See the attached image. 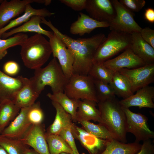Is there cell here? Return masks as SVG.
<instances>
[{
	"mask_svg": "<svg viewBox=\"0 0 154 154\" xmlns=\"http://www.w3.org/2000/svg\"><path fill=\"white\" fill-rule=\"evenodd\" d=\"M41 23L46 25L61 40L73 54V74L88 75L93 65L92 60L97 49L106 38L100 33L86 38L75 39L63 34L50 20L41 17Z\"/></svg>",
	"mask_w": 154,
	"mask_h": 154,
	"instance_id": "obj_1",
	"label": "cell"
},
{
	"mask_svg": "<svg viewBox=\"0 0 154 154\" xmlns=\"http://www.w3.org/2000/svg\"><path fill=\"white\" fill-rule=\"evenodd\" d=\"M35 70L34 75L29 80L37 93L39 95L46 86L50 87L52 93L64 92L69 78L64 74L56 58H53L45 67Z\"/></svg>",
	"mask_w": 154,
	"mask_h": 154,
	"instance_id": "obj_2",
	"label": "cell"
},
{
	"mask_svg": "<svg viewBox=\"0 0 154 154\" xmlns=\"http://www.w3.org/2000/svg\"><path fill=\"white\" fill-rule=\"evenodd\" d=\"M101 124L121 142H127L126 117L123 108L115 98L97 103Z\"/></svg>",
	"mask_w": 154,
	"mask_h": 154,
	"instance_id": "obj_3",
	"label": "cell"
},
{
	"mask_svg": "<svg viewBox=\"0 0 154 154\" xmlns=\"http://www.w3.org/2000/svg\"><path fill=\"white\" fill-rule=\"evenodd\" d=\"M20 46L24 64L31 69L35 70L41 68L52 53L49 41L41 34L36 33L28 37Z\"/></svg>",
	"mask_w": 154,
	"mask_h": 154,
	"instance_id": "obj_4",
	"label": "cell"
},
{
	"mask_svg": "<svg viewBox=\"0 0 154 154\" xmlns=\"http://www.w3.org/2000/svg\"><path fill=\"white\" fill-rule=\"evenodd\" d=\"M131 34L111 31L100 45L94 56L93 64H102L120 52L130 47Z\"/></svg>",
	"mask_w": 154,
	"mask_h": 154,
	"instance_id": "obj_5",
	"label": "cell"
},
{
	"mask_svg": "<svg viewBox=\"0 0 154 154\" xmlns=\"http://www.w3.org/2000/svg\"><path fill=\"white\" fill-rule=\"evenodd\" d=\"M64 93L71 99L88 100L98 102L94 79L89 75L73 74L69 78Z\"/></svg>",
	"mask_w": 154,
	"mask_h": 154,
	"instance_id": "obj_6",
	"label": "cell"
},
{
	"mask_svg": "<svg viewBox=\"0 0 154 154\" xmlns=\"http://www.w3.org/2000/svg\"><path fill=\"white\" fill-rule=\"evenodd\" d=\"M115 10L116 15L109 22L111 31L130 34L140 33L142 28L134 18V14L123 6L117 0H111Z\"/></svg>",
	"mask_w": 154,
	"mask_h": 154,
	"instance_id": "obj_7",
	"label": "cell"
},
{
	"mask_svg": "<svg viewBox=\"0 0 154 154\" xmlns=\"http://www.w3.org/2000/svg\"><path fill=\"white\" fill-rule=\"evenodd\" d=\"M123 108L126 117V132L134 135L135 142L139 143L154 137V132L149 128L146 116L140 113H134L129 108Z\"/></svg>",
	"mask_w": 154,
	"mask_h": 154,
	"instance_id": "obj_8",
	"label": "cell"
},
{
	"mask_svg": "<svg viewBox=\"0 0 154 154\" xmlns=\"http://www.w3.org/2000/svg\"><path fill=\"white\" fill-rule=\"evenodd\" d=\"M118 72L127 78L133 93L154 81V63L134 69L122 68Z\"/></svg>",
	"mask_w": 154,
	"mask_h": 154,
	"instance_id": "obj_9",
	"label": "cell"
},
{
	"mask_svg": "<svg viewBox=\"0 0 154 154\" xmlns=\"http://www.w3.org/2000/svg\"><path fill=\"white\" fill-rule=\"evenodd\" d=\"M49 42L54 58L57 59L65 75L69 78L73 74L74 56L71 51L54 33Z\"/></svg>",
	"mask_w": 154,
	"mask_h": 154,
	"instance_id": "obj_10",
	"label": "cell"
},
{
	"mask_svg": "<svg viewBox=\"0 0 154 154\" xmlns=\"http://www.w3.org/2000/svg\"><path fill=\"white\" fill-rule=\"evenodd\" d=\"M102 64L114 73L122 68L134 69L147 64L129 47L117 56L106 61Z\"/></svg>",
	"mask_w": 154,
	"mask_h": 154,
	"instance_id": "obj_11",
	"label": "cell"
},
{
	"mask_svg": "<svg viewBox=\"0 0 154 154\" xmlns=\"http://www.w3.org/2000/svg\"><path fill=\"white\" fill-rule=\"evenodd\" d=\"M29 83L27 78L13 77L0 70V103L5 100H13L18 91Z\"/></svg>",
	"mask_w": 154,
	"mask_h": 154,
	"instance_id": "obj_12",
	"label": "cell"
},
{
	"mask_svg": "<svg viewBox=\"0 0 154 154\" xmlns=\"http://www.w3.org/2000/svg\"><path fill=\"white\" fill-rule=\"evenodd\" d=\"M85 9L91 17L100 22L109 23L116 15L110 0H87Z\"/></svg>",
	"mask_w": 154,
	"mask_h": 154,
	"instance_id": "obj_13",
	"label": "cell"
},
{
	"mask_svg": "<svg viewBox=\"0 0 154 154\" xmlns=\"http://www.w3.org/2000/svg\"><path fill=\"white\" fill-rule=\"evenodd\" d=\"M44 126L42 123L32 125L20 140L40 154H50L45 138Z\"/></svg>",
	"mask_w": 154,
	"mask_h": 154,
	"instance_id": "obj_14",
	"label": "cell"
},
{
	"mask_svg": "<svg viewBox=\"0 0 154 154\" xmlns=\"http://www.w3.org/2000/svg\"><path fill=\"white\" fill-rule=\"evenodd\" d=\"M38 0H3L0 4V30L4 27L13 18L25 12L26 5Z\"/></svg>",
	"mask_w": 154,
	"mask_h": 154,
	"instance_id": "obj_15",
	"label": "cell"
},
{
	"mask_svg": "<svg viewBox=\"0 0 154 154\" xmlns=\"http://www.w3.org/2000/svg\"><path fill=\"white\" fill-rule=\"evenodd\" d=\"M71 131L74 138L80 141L90 154H100L105 149L107 140L97 137L74 124Z\"/></svg>",
	"mask_w": 154,
	"mask_h": 154,
	"instance_id": "obj_16",
	"label": "cell"
},
{
	"mask_svg": "<svg viewBox=\"0 0 154 154\" xmlns=\"http://www.w3.org/2000/svg\"><path fill=\"white\" fill-rule=\"evenodd\" d=\"M29 107L21 108L17 116L1 131V135L17 139L22 138L32 125L27 117Z\"/></svg>",
	"mask_w": 154,
	"mask_h": 154,
	"instance_id": "obj_17",
	"label": "cell"
},
{
	"mask_svg": "<svg viewBox=\"0 0 154 154\" xmlns=\"http://www.w3.org/2000/svg\"><path fill=\"white\" fill-rule=\"evenodd\" d=\"M154 98V87L148 86L138 90L135 94L119 101L123 108L135 106L139 109L143 108H154L153 99Z\"/></svg>",
	"mask_w": 154,
	"mask_h": 154,
	"instance_id": "obj_18",
	"label": "cell"
},
{
	"mask_svg": "<svg viewBox=\"0 0 154 154\" xmlns=\"http://www.w3.org/2000/svg\"><path fill=\"white\" fill-rule=\"evenodd\" d=\"M79 14L77 20L70 25L69 31L72 34L82 36L97 28L109 27L108 23L97 21L82 12Z\"/></svg>",
	"mask_w": 154,
	"mask_h": 154,
	"instance_id": "obj_19",
	"label": "cell"
},
{
	"mask_svg": "<svg viewBox=\"0 0 154 154\" xmlns=\"http://www.w3.org/2000/svg\"><path fill=\"white\" fill-rule=\"evenodd\" d=\"M41 17L37 15L32 16L28 21L22 25L3 33L1 38L5 39L15 34L27 32L41 34L50 38L53 36L54 33L53 32L45 30L41 27L40 25Z\"/></svg>",
	"mask_w": 154,
	"mask_h": 154,
	"instance_id": "obj_20",
	"label": "cell"
},
{
	"mask_svg": "<svg viewBox=\"0 0 154 154\" xmlns=\"http://www.w3.org/2000/svg\"><path fill=\"white\" fill-rule=\"evenodd\" d=\"M131 35L130 48L133 52L146 64L154 63V48L142 38L139 33H133Z\"/></svg>",
	"mask_w": 154,
	"mask_h": 154,
	"instance_id": "obj_21",
	"label": "cell"
},
{
	"mask_svg": "<svg viewBox=\"0 0 154 154\" xmlns=\"http://www.w3.org/2000/svg\"><path fill=\"white\" fill-rule=\"evenodd\" d=\"M52 104L56 111V114L53 123L48 128L46 133L58 135L65 128L71 129L74 124L71 116L58 103L52 101Z\"/></svg>",
	"mask_w": 154,
	"mask_h": 154,
	"instance_id": "obj_22",
	"label": "cell"
},
{
	"mask_svg": "<svg viewBox=\"0 0 154 154\" xmlns=\"http://www.w3.org/2000/svg\"><path fill=\"white\" fill-rule=\"evenodd\" d=\"M54 14V13L51 12L46 8L35 9L32 7L31 4H28L26 6L23 15L12 20L7 25L0 30V38H1L3 33L22 25L33 16L37 15L45 18L49 17Z\"/></svg>",
	"mask_w": 154,
	"mask_h": 154,
	"instance_id": "obj_23",
	"label": "cell"
},
{
	"mask_svg": "<svg viewBox=\"0 0 154 154\" xmlns=\"http://www.w3.org/2000/svg\"><path fill=\"white\" fill-rule=\"evenodd\" d=\"M97 106V103L94 101L80 100L76 112L77 122L92 120L100 123V113Z\"/></svg>",
	"mask_w": 154,
	"mask_h": 154,
	"instance_id": "obj_24",
	"label": "cell"
},
{
	"mask_svg": "<svg viewBox=\"0 0 154 154\" xmlns=\"http://www.w3.org/2000/svg\"><path fill=\"white\" fill-rule=\"evenodd\" d=\"M141 146L138 143H126L112 139L107 140L105 149L100 154H135Z\"/></svg>",
	"mask_w": 154,
	"mask_h": 154,
	"instance_id": "obj_25",
	"label": "cell"
},
{
	"mask_svg": "<svg viewBox=\"0 0 154 154\" xmlns=\"http://www.w3.org/2000/svg\"><path fill=\"white\" fill-rule=\"evenodd\" d=\"M46 96L52 101L58 104L71 116L72 121L77 122L76 112L80 100L69 98L64 92L49 93Z\"/></svg>",
	"mask_w": 154,
	"mask_h": 154,
	"instance_id": "obj_26",
	"label": "cell"
},
{
	"mask_svg": "<svg viewBox=\"0 0 154 154\" xmlns=\"http://www.w3.org/2000/svg\"><path fill=\"white\" fill-rule=\"evenodd\" d=\"M20 110L12 100H5L0 103V130L1 131L15 118Z\"/></svg>",
	"mask_w": 154,
	"mask_h": 154,
	"instance_id": "obj_27",
	"label": "cell"
},
{
	"mask_svg": "<svg viewBox=\"0 0 154 154\" xmlns=\"http://www.w3.org/2000/svg\"><path fill=\"white\" fill-rule=\"evenodd\" d=\"M113 89L116 95L123 99L133 94L130 84L127 78L118 71L114 73L109 83Z\"/></svg>",
	"mask_w": 154,
	"mask_h": 154,
	"instance_id": "obj_28",
	"label": "cell"
},
{
	"mask_svg": "<svg viewBox=\"0 0 154 154\" xmlns=\"http://www.w3.org/2000/svg\"><path fill=\"white\" fill-rule=\"evenodd\" d=\"M39 96L32 88L29 81L28 84L18 91L12 100L21 108L32 106L35 103Z\"/></svg>",
	"mask_w": 154,
	"mask_h": 154,
	"instance_id": "obj_29",
	"label": "cell"
},
{
	"mask_svg": "<svg viewBox=\"0 0 154 154\" xmlns=\"http://www.w3.org/2000/svg\"><path fill=\"white\" fill-rule=\"evenodd\" d=\"M45 136L50 154H60L62 152L72 154V149L58 135L50 134L46 132Z\"/></svg>",
	"mask_w": 154,
	"mask_h": 154,
	"instance_id": "obj_30",
	"label": "cell"
},
{
	"mask_svg": "<svg viewBox=\"0 0 154 154\" xmlns=\"http://www.w3.org/2000/svg\"><path fill=\"white\" fill-rule=\"evenodd\" d=\"M78 122L84 129L97 137L105 140L116 139L108 129L101 124H95L89 121H80Z\"/></svg>",
	"mask_w": 154,
	"mask_h": 154,
	"instance_id": "obj_31",
	"label": "cell"
},
{
	"mask_svg": "<svg viewBox=\"0 0 154 154\" xmlns=\"http://www.w3.org/2000/svg\"><path fill=\"white\" fill-rule=\"evenodd\" d=\"M0 146L8 154H25L27 145L20 139H17L0 135Z\"/></svg>",
	"mask_w": 154,
	"mask_h": 154,
	"instance_id": "obj_32",
	"label": "cell"
},
{
	"mask_svg": "<svg viewBox=\"0 0 154 154\" xmlns=\"http://www.w3.org/2000/svg\"><path fill=\"white\" fill-rule=\"evenodd\" d=\"M28 37L27 34L20 33L6 39L0 38V61L7 54L8 49L20 45Z\"/></svg>",
	"mask_w": 154,
	"mask_h": 154,
	"instance_id": "obj_33",
	"label": "cell"
},
{
	"mask_svg": "<svg viewBox=\"0 0 154 154\" xmlns=\"http://www.w3.org/2000/svg\"><path fill=\"white\" fill-rule=\"evenodd\" d=\"M94 82L98 102L115 98L114 91L109 83L94 79Z\"/></svg>",
	"mask_w": 154,
	"mask_h": 154,
	"instance_id": "obj_34",
	"label": "cell"
},
{
	"mask_svg": "<svg viewBox=\"0 0 154 154\" xmlns=\"http://www.w3.org/2000/svg\"><path fill=\"white\" fill-rule=\"evenodd\" d=\"M114 73L102 64H93L88 75L94 79L109 83Z\"/></svg>",
	"mask_w": 154,
	"mask_h": 154,
	"instance_id": "obj_35",
	"label": "cell"
},
{
	"mask_svg": "<svg viewBox=\"0 0 154 154\" xmlns=\"http://www.w3.org/2000/svg\"><path fill=\"white\" fill-rule=\"evenodd\" d=\"M27 117L28 120L32 125L42 123L44 115L39 102L35 103L29 107Z\"/></svg>",
	"mask_w": 154,
	"mask_h": 154,
	"instance_id": "obj_36",
	"label": "cell"
},
{
	"mask_svg": "<svg viewBox=\"0 0 154 154\" xmlns=\"http://www.w3.org/2000/svg\"><path fill=\"white\" fill-rule=\"evenodd\" d=\"M119 1L125 8L133 13L139 11L146 3L144 0H119Z\"/></svg>",
	"mask_w": 154,
	"mask_h": 154,
	"instance_id": "obj_37",
	"label": "cell"
},
{
	"mask_svg": "<svg viewBox=\"0 0 154 154\" xmlns=\"http://www.w3.org/2000/svg\"><path fill=\"white\" fill-rule=\"evenodd\" d=\"M58 135L68 145L73 151L79 153L76 146L71 129H64L60 132Z\"/></svg>",
	"mask_w": 154,
	"mask_h": 154,
	"instance_id": "obj_38",
	"label": "cell"
},
{
	"mask_svg": "<svg viewBox=\"0 0 154 154\" xmlns=\"http://www.w3.org/2000/svg\"><path fill=\"white\" fill-rule=\"evenodd\" d=\"M61 3L73 10L80 11L85 9L87 0H60Z\"/></svg>",
	"mask_w": 154,
	"mask_h": 154,
	"instance_id": "obj_39",
	"label": "cell"
},
{
	"mask_svg": "<svg viewBox=\"0 0 154 154\" xmlns=\"http://www.w3.org/2000/svg\"><path fill=\"white\" fill-rule=\"evenodd\" d=\"M3 72L11 76L17 74L20 70L19 64L15 61L11 60L5 63L3 67Z\"/></svg>",
	"mask_w": 154,
	"mask_h": 154,
	"instance_id": "obj_40",
	"label": "cell"
},
{
	"mask_svg": "<svg viewBox=\"0 0 154 154\" xmlns=\"http://www.w3.org/2000/svg\"><path fill=\"white\" fill-rule=\"evenodd\" d=\"M139 33L142 38L154 48V30L145 27L142 28Z\"/></svg>",
	"mask_w": 154,
	"mask_h": 154,
	"instance_id": "obj_41",
	"label": "cell"
},
{
	"mask_svg": "<svg viewBox=\"0 0 154 154\" xmlns=\"http://www.w3.org/2000/svg\"><path fill=\"white\" fill-rule=\"evenodd\" d=\"M154 146L150 139L143 141L139 151L135 154H154Z\"/></svg>",
	"mask_w": 154,
	"mask_h": 154,
	"instance_id": "obj_42",
	"label": "cell"
},
{
	"mask_svg": "<svg viewBox=\"0 0 154 154\" xmlns=\"http://www.w3.org/2000/svg\"><path fill=\"white\" fill-rule=\"evenodd\" d=\"M144 18L151 23H154V9L149 8L145 9L144 14Z\"/></svg>",
	"mask_w": 154,
	"mask_h": 154,
	"instance_id": "obj_43",
	"label": "cell"
},
{
	"mask_svg": "<svg viewBox=\"0 0 154 154\" xmlns=\"http://www.w3.org/2000/svg\"><path fill=\"white\" fill-rule=\"evenodd\" d=\"M25 154H40L34 149L28 148L25 152Z\"/></svg>",
	"mask_w": 154,
	"mask_h": 154,
	"instance_id": "obj_44",
	"label": "cell"
},
{
	"mask_svg": "<svg viewBox=\"0 0 154 154\" xmlns=\"http://www.w3.org/2000/svg\"><path fill=\"white\" fill-rule=\"evenodd\" d=\"M0 154H8L6 151L0 146Z\"/></svg>",
	"mask_w": 154,
	"mask_h": 154,
	"instance_id": "obj_45",
	"label": "cell"
},
{
	"mask_svg": "<svg viewBox=\"0 0 154 154\" xmlns=\"http://www.w3.org/2000/svg\"><path fill=\"white\" fill-rule=\"evenodd\" d=\"M72 154H86L84 153H82L81 154H80L79 153H77L76 152L73 151V153H72Z\"/></svg>",
	"mask_w": 154,
	"mask_h": 154,
	"instance_id": "obj_46",
	"label": "cell"
},
{
	"mask_svg": "<svg viewBox=\"0 0 154 154\" xmlns=\"http://www.w3.org/2000/svg\"><path fill=\"white\" fill-rule=\"evenodd\" d=\"M60 154H69L66 153V152H62L60 153Z\"/></svg>",
	"mask_w": 154,
	"mask_h": 154,
	"instance_id": "obj_47",
	"label": "cell"
},
{
	"mask_svg": "<svg viewBox=\"0 0 154 154\" xmlns=\"http://www.w3.org/2000/svg\"><path fill=\"white\" fill-rule=\"evenodd\" d=\"M3 1V0H0V4Z\"/></svg>",
	"mask_w": 154,
	"mask_h": 154,
	"instance_id": "obj_48",
	"label": "cell"
},
{
	"mask_svg": "<svg viewBox=\"0 0 154 154\" xmlns=\"http://www.w3.org/2000/svg\"><path fill=\"white\" fill-rule=\"evenodd\" d=\"M1 131L0 130V133H1Z\"/></svg>",
	"mask_w": 154,
	"mask_h": 154,
	"instance_id": "obj_49",
	"label": "cell"
},
{
	"mask_svg": "<svg viewBox=\"0 0 154 154\" xmlns=\"http://www.w3.org/2000/svg\"></svg>",
	"mask_w": 154,
	"mask_h": 154,
	"instance_id": "obj_50",
	"label": "cell"
}]
</instances>
